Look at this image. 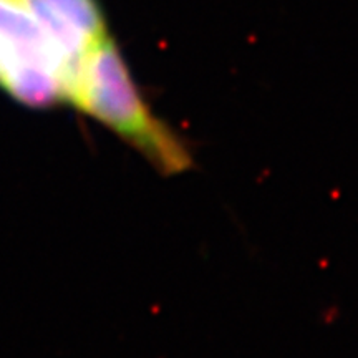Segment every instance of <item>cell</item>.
<instances>
[{
  "mask_svg": "<svg viewBox=\"0 0 358 358\" xmlns=\"http://www.w3.org/2000/svg\"><path fill=\"white\" fill-rule=\"evenodd\" d=\"M69 101L131 143L163 173H181L189 166L185 145L143 100L108 37L88 50Z\"/></svg>",
  "mask_w": 358,
  "mask_h": 358,
  "instance_id": "cell-1",
  "label": "cell"
},
{
  "mask_svg": "<svg viewBox=\"0 0 358 358\" xmlns=\"http://www.w3.org/2000/svg\"><path fill=\"white\" fill-rule=\"evenodd\" d=\"M0 87L35 108L69 100L71 73L29 0H0Z\"/></svg>",
  "mask_w": 358,
  "mask_h": 358,
  "instance_id": "cell-2",
  "label": "cell"
},
{
  "mask_svg": "<svg viewBox=\"0 0 358 358\" xmlns=\"http://www.w3.org/2000/svg\"><path fill=\"white\" fill-rule=\"evenodd\" d=\"M48 10L78 29L90 42L106 37V25L96 0H38Z\"/></svg>",
  "mask_w": 358,
  "mask_h": 358,
  "instance_id": "cell-3",
  "label": "cell"
}]
</instances>
